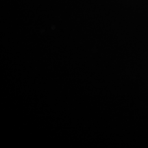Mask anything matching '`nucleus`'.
Returning a JSON list of instances; mask_svg holds the SVG:
<instances>
[]
</instances>
